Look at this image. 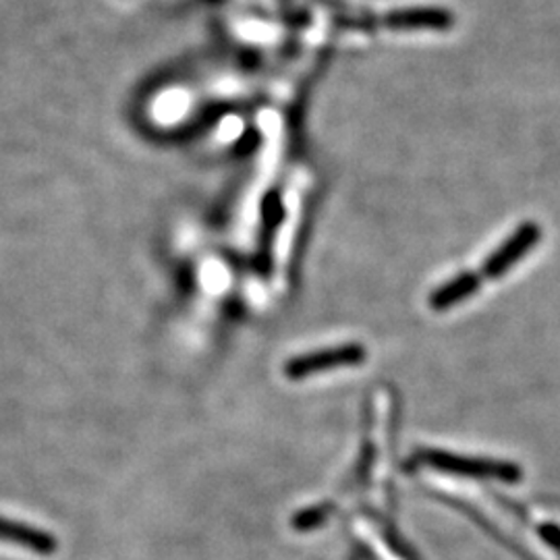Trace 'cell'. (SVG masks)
Listing matches in <instances>:
<instances>
[{
  "label": "cell",
  "instance_id": "cell-5",
  "mask_svg": "<svg viewBox=\"0 0 560 560\" xmlns=\"http://www.w3.org/2000/svg\"><path fill=\"white\" fill-rule=\"evenodd\" d=\"M0 541H9L21 548L34 550L38 555H50L57 550V540L50 534H44L40 529L21 525L18 521L0 517Z\"/></svg>",
  "mask_w": 560,
  "mask_h": 560
},
{
  "label": "cell",
  "instance_id": "cell-4",
  "mask_svg": "<svg viewBox=\"0 0 560 560\" xmlns=\"http://www.w3.org/2000/svg\"><path fill=\"white\" fill-rule=\"evenodd\" d=\"M538 240H540L538 226H534V224L521 226L520 231L506 241L490 260L486 261L483 275L490 279H499L511 266H515L521 260V256L525 252H529L538 243Z\"/></svg>",
  "mask_w": 560,
  "mask_h": 560
},
{
  "label": "cell",
  "instance_id": "cell-2",
  "mask_svg": "<svg viewBox=\"0 0 560 560\" xmlns=\"http://www.w3.org/2000/svg\"><path fill=\"white\" fill-rule=\"evenodd\" d=\"M421 459L430 463L436 469H444L451 474L459 476H469V478H492V480L517 481L520 480V469L509 463H499V460L465 459L457 455H448L441 451H425Z\"/></svg>",
  "mask_w": 560,
  "mask_h": 560
},
{
  "label": "cell",
  "instance_id": "cell-6",
  "mask_svg": "<svg viewBox=\"0 0 560 560\" xmlns=\"http://www.w3.org/2000/svg\"><path fill=\"white\" fill-rule=\"evenodd\" d=\"M478 284H480V279L476 275H463V277H457V279L451 280L448 284L441 287L432 295L430 303L434 305V310H448L455 303L467 300L478 289Z\"/></svg>",
  "mask_w": 560,
  "mask_h": 560
},
{
  "label": "cell",
  "instance_id": "cell-3",
  "mask_svg": "<svg viewBox=\"0 0 560 560\" xmlns=\"http://www.w3.org/2000/svg\"><path fill=\"white\" fill-rule=\"evenodd\" d=\"M384 25L395 32H448L455 25V15L442 7H413L390 11L384 18Z\"/></svg>",
  "mask_w": 560,
  "mask_h": 560
},
{
  "label": "cell",
  "instance_id": "cell-1",
  "mask_svg": "<svg viewBox=\"0 0 560 560\" xmlns=\"http://www.w3.org/2000/svg\"><path fill=\"white\" fill-rule=\"evenodd\" d=\"M365 358V351L360 345H345V347H332V349H322L316 353H307L295 360L289 361L284 365V376L289 381H301L314 374H320L326 370L335 368H345V365H358Z\"/></svg>",
  "mask_w": 560,
  "mask_h": 560
}]
</instances>
